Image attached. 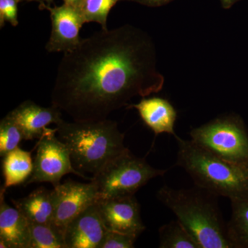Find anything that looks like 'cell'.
<instances>
[{
    "label": "cell",
    "mask_w": 248,
    "mask_h": 248,
    "mask_svg": "<svg viewBox=\"0 0 248 248\" xmlns=\"http://www.w3.org/2000/svg\"><path fill=\"white\" fill-rule=\"evenodd\" d=\"M154 42L145 31L125 24L81 39L63 53L51 93L52 105L76 122L107 120L164 87Z\"/></svg>",
    "instance_id": "1"
},
{
    "label": "cell",
    "mask_w": 248,
    "mask_h": 248,
    "mask_svg": "<svg viewBox=\"0 0 248 248\" xmlns=\"http://www.w3.org/2000/svg\"><path fill=\"white\" fill-rule=\"evenodd\" d=\"M215 195L200 187L163 186L158 200L175 215L200 248H233Z\"/></svg>",
    "instance_id": "2"
},
{
    "label": "cell",
    "mask_w": 248,
    "mask_h": 248,
    "mask_svg": "<svg viewBox=\"0 0 248 248\" xmlns=\"http://www.w3.org/2000/svg\"><path fill=\"white\" fill-rule=\"evenodd\" d=\"M58 138L68 148L73 167L79 172L95 175L111 160L128 151L124 134L116 122H67L57 124Z\"/></svg>",
    "instance_id": "3"
},
{
    "label": "cell",
    "mask_w": 248,
    "mask_h": 248,
    "mask_svg": "<svg viewBox=\"0 0 248 248\" xmlns=\"http://www.w3.org/2000/svg\"><path fill=\"white\" fill-rule=\"evenodd\" d=\"M176 166L186 171L197 187L230 200H248V164L218 157L191 140L177 137Z\"/></svg>",
    "instance_id": "4"
},
{
    "label": "cell",
    "mask_w": 248,
    "mask_h": 248,
    "mask_svg": "<svg viewBox=\"0 0 248 248\" xmlns=\"http://www.w3.org/2000/svg\"><path fill=\"white\" fill-rule=\"evenodd\" d=\"M166 171L152 167L145 158L135 156L128 150L109 161L91 181L97 187V200L128 197Z\"/></svg>",
    "instance_id": "5"
},
{
    "label": "cell",
    "mask_w": 248,
    "mask_h": 248,
    "mask_svg": "<svg viewBox=\"0 0 248 248\" xmlns=\"http://www.w3.org/2000/svg\"><path fill=\"white\" fill-rule=\"evenodd\" d=\"M191 141L221 159L248 164V132L239 116L218 117L193 128Z\"/></svg>",
    "instance_id": "6"
},
{
    "label": "cell",
    "mask_w": 248,
    "mask_h": 248,
    "mask_svg": "<svg viewBox=\"0 0 248 248\" xmlns=\"http://www.w3.org/2000/svg\"><path fill=\"white\" fill-rule=\"evenodd\" d=\"M56 134V128H48L40 139L33 170L24 186L33 183L49 182L55 187L61 184L62 178L68 174L89 179L73 167L68 148L57 138Z\"/></svg>",
    "instance_id": "7"
},
{
    "label": "cell",
    "mask_w": 248,
    "mask_h": 248,
    "mask_svg": "<svg viewBox=\"0 0 248 248\" xmlns=\"http://www.w3.org/2000/svg\"><path fill=\"white\" fill-rule=\"evenodd\" d=\"M54 216L52 226L63 235L70 222L97 200V187L91 181L68 180L54 187Z\"/></svg>",
    "instance_id": "8"
},
{
    "label": "cell",
    "mask_w": 248,
    "mask_h": 248,
    "mask_svg": "<svg viewBox=\"0 0 248 248\" xmlns=\"http://www.w3.org/2000/svg\"><path fill=\"white\" fill-rule=\"evenodd\" d=\"M40 9L48 10L51 19V33L46 46L47 51L65 53L76 48L81 42L79 31L85 24L78 7L66 4L51 7L40 2Z\"/></svg>",
    "instance_id": "9"
},
{
    "label": "cell",
    "mask_w": 248,
    "mask_h": 248,
    "mask_svg": "<svg viewBox=\"0 0 248 248\" xmlns=\"http://www.w3.org/2000/svg\"><path fill=\"white\" fill-rule=\"evenodd\" d=\"M101 216L109 231L138 237L146 229L140 205L135 195L96 201Z\"/></svg>",
    "instance_id": "10"
},
{
    "label": "cell",
    "mask_w": 248,
    "mask_h": 248,
    "mask_svg": "<svg viewBox=\"0 0 248 248\" xmlns=\"http://www.w3.org/2000/svg\"><path fill=\"white\" fill-rule=\"evenodd\" d=\"M107 231L95 202L67 226L64 232L66 248H99Z\"/></svg>",
    "instance_id": "11"
},
{
    "label": "cell",
    "mask_w": 248,
    "mask_h": 248,
    "mask_svg": "<svg viewBox=\"0 0 248 248\" xmlns=\"http://www.w3.org/2000/svg\"><path fill=\"white\" fill-rule=\"evenodd\" d=\"M62 110L58 108H46L32 101L22 102L8 115L15 121L22 130L24 140H40L50 124L55 125L62 120Z\"/></svg>",
    "instance_id": "12"
},
{
    "label": "cell",
    "mask_w": 248,
    "mask_h": 248,
    "mask_svg": "<svg viewBox=\"0 0 248 248\" xmlns=\"http://www.w3.org/2000/svg\"><path fill=\"white\" fill-rule=\"evenodd\" d=\"M127 108L136 109L141 120L153 130L155 136L167 133L177 138L174 131L177 111L167 99L158 97L143 98L138 104H129Z\"/></svg>",
    "instance_id": "13"
},
{
    "label": "cell",
    "mask_w": 248,
    "mask_h": 248,
    "mask_svg": "<svg viewBox=\"0 0 248 248\" xmlns=\"http://www.w3.org/2000/svg\"><path fill=\"white\" fill-rule=\"evenodd\" d=\"M6 190L0 191V240L8 248H30V222L17 208L5 201Z\"/></svg>",
    "instance_id": "14"
},
{
    "label": "cell",
    "mask_w": 248,
    "mask_h": 248,
    "mask_svg": "<svg viewBox=\"0 0 248 248\" xmlns=\"http://www.w3.org/2000/svg\"><path fill=\"white\" fill-rule=\"evenodd\" d=\"M11 201L15 207L29 221L40 224H52L55 209L53 190L40 187L27 197Z\"/></svg>",
    "instance_id": "15"
},
{
    "label": "cell",
    "mask_w": 248,
    "mask_h": 248,
    "mask_svg": "<svg viewBox=\"0 0 248 248\" xmlns=\"http://www.w3.org/2000/svg\"><path fill=\"white\" fill-rule=\"evenodd\" d=\"M3 158L4 184L2 187L5 190L12 186L24 184L30 178L34 166L31 152L24 151L18 147Z\"/></svg>",
    "instance_id": "16"
},
{
    "label": "cell",
    "mask_w": 248,
    "mask_h": 248,
    "mask_svg": "<svg viewBox=\"0 0 248 248\" xmlns=\"http://www.w3.org/2000/svg\"><path fill=\"white\" fill-rule=\"evenodd\" d=\"M232 215L227 223L233 248H248V200L231 201Z\"/></svg>",
    "instance_id": "17"
},
{
    "label": "cell",
    "mask_w": 248,
    "mask_h": 248,
    "mask_svg": "<svg viewBox=\"0 0 248 248\" xmlns=\"http://www.w3.org/2000/svg\"><path fill=\"white\" fill-rule=\"evenodd\" d=\"M159 234L160 248H200L177 219L160 227Z\"/></svg>",
    "instance_id": "18"
},
{
    "label": "cell",
    "mask_w": 248,
    "mask_h": 248,
    "mask_svg": "<svg viewBox=\"0 0 248 248\" xmlns=\"http://www.w3.org/2000/svg\"><path fill=\"white\" fill-rule=\"evenodd\" d=\"M30 248H66L63 235L52 225L30 222Z\"/></svg>",
    "instance_id": "19"
},
{
    "label": "cell",
    "mask_w": 248,
    "mask_h": 248,
    "mask_svg": "<svg viewBox=\"0 0 248 248\" xmlns=\"http://www.w3.org/2000/svg\"><path fill=\"white\" fill-rule=\"evenodd\" d=\"M120 0H81L78 10L82 16L85 24L97 22L102 29L107 30V19L110 10Z\"/></svg>",
    "instance_id": "20"
},
{
    "label": "cell",
    "mask_w": 248,
    "mask_h": 248,
    "mask_svg": "<svg viewBox=\"0 0 248 248\" xmlns=\"http://www.w3.org/2000/svg\"><path fill=\"white\" fill-rule=\"evenodd\" d=\"M24 135L17 124L9 115L0 122V156L4 157L19 147Z\"/></svg>",
    "instance_id": "21"
},
{
    "label": "cell",
    "mask_w": 248,
    "mask_h": 248,
    "mask_svg": "<svg viewBox=\"0 0 248 248\" xmlns=\"http://www.w3.org/2000/svg\"><path fill=\"white\" fill-rule=\"evenodd\" d=\"M138 237L108 230L99 248H133Z\"/></svg>",
    "instance_id": "22"
},
{
    "label": "cell",
    "mask_w": 248,
    "mask_h": 248,
    "mask_svg": "<svg viewBox=\"0 0 248 248\" xmlns=\"http://www.w3.org/2000/svg\"><path fill=\"white\" fill-rule=\"evenodd\" d=\"M20 0H0V27L5 22L10 23L13 27L18 25L17 5Z\"/></svg>",
    "instance_id": "23"
},
{
    "label": "cell",
    "mask_w": 248,
    "mask_h": 248,
    "mask_svg": "<svg viewBox=\"0 0 248 248\" xmlns=\"http://www.w3.org/2000/svg\"><path fill=\"white\" fill-rule=\"evenodd\" d=\"M139 4L149 6V7H159L172 2L174 0H130Z\"/></svg>",
    "instance_id": "24"
},
{
    "label": "cell",
    "mask_w": 248,
    "mask_h": 248,
    "mask_svg": "<svg viewBox=\"0 0 248 248\" xmlns=\"http://www.w3.org/2000/svg\"><path fill=\"white\" fill-rule=\"evenodd\" d=\"M239 1H241V0H220V2H221L222 7L223 9H229L233 5Z\"/></svg>",
    "instance_id": "25"
},
{
    "label": "cell",
    "mask_w": 248,
    "mask_h": 248,
    "mask_svg": "<svg viewBox=\"0 0 248 248\" xmlns=\"http://www.w3.org/2000/svg\"><path fill=\"white\" fill-rule=\"evenodd\" d=\"M63 4L71 5V6H78L81 2V0H63Z\"/></svg>",
    "instance_id": "26"
},
{
    "label": "cell",
    "mask_w": 248,
    "mask_h": 248,
    "mask_svg": "<svg viewBox=\"0 0 248 248\" xmlns=\"http://www.w3.org/2000/svg\"><path fill=\"white\" fill-rule=\"evenodd\" d=\"M40 1V2H46L47 3V4L49 5V6H50L52 4H53L54 0H20V1Z\"/></svg>",
    "instance_id": "27"
}]
</instances>
